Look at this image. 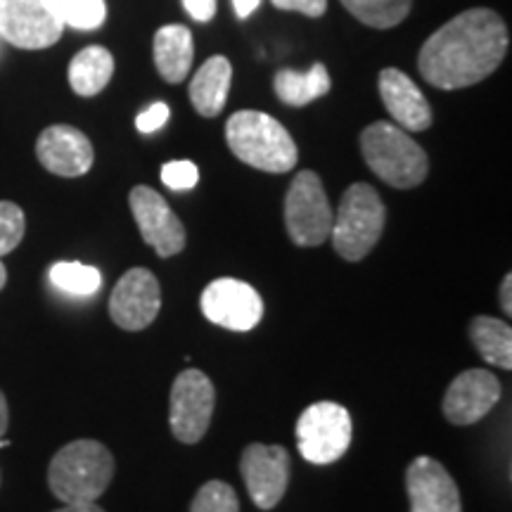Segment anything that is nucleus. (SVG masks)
Listing matches in <instances>:
<instances>
[{"label":"nucleus","instance_id":"f257e3e1","mask_svg":"<svg viewBox=\"0 0 512 512\" xmlns=\"http://www.w3.org/2000/svg\"><path fill=\"white\" fill-rule=\"evenodd\" d=\"M508 43V27L498 12L465 10L427 38L418 69L434 88L458 91L494 74L508 55Z\"/></svg>","mask_w":512,"mask_h":512},{"label":"nucleus","instance_id":"f03ea898","mask_svg":"<svg viewBox=\"0 0 512 512\" xmlns=\"http://www.w3.org/2000/svg\"><path fill=\"white\" fill-rule=\"evenodd\" d=\"M114 477L110 448L95 439H76L50 460L48 486L62 503H95Z\"/></svg>","mask_w":512,"mask_h":512},{"label":"nucleus","instance_id":"7ed1b4c3","mask_svg":"<svg viewBox=\"0 0 512 512\" xmlns=\"http://www.w3.org/2000/svg\"><path fill=\"white\" fill-rule=\"evenodd\" d=\"M226 140L240 162L266 174H287L297 166L299 150L294 138L266 112H235L226 124Z\"/></svg>","mask_w":512,"mask_h":512},{"label":"nucleus","instance_id":"20e7f679","mask_svg":"<svg viewBox=\"0 0 512 512\" xmlns=\"http://www.w3.org/2000/svg\"><path fill=\"white\" fill-rule=\"evenodd\" d=\"M361 152L370 171L399 190L420 185L430 171L427 152L408 131L389 121H375L361 133Z\"/></svg>","mask_w":512,"mask_h":512},{"label":"nucleus","instance_id":"39448f33","mask_svg":"<svg viewBox=\"0 0 512 512\" xmlns=\"http://www.w3.org/2000/svg\"><path fill=\"white\" fill-rule=\"evenodd\" d=\"M387 223L382 197L368 183H354L332 216V247L344 261H361L380 242Z\"/></svg>","mask_w":512,"mask_h":512},{"label":"nucleus","instance_id":"423d86ee","mask_svg":"<svg viewBox=\"0 0 512 512\" xmlns=\"http://www.w3.org/2000/svg\"><path fill=\"white\" fill-rule=\"evenodd\" d=\"M297 446L313 465H332L349 451L354 439L351 413L335 401L311 403L297 420Z\"/></svg>","mask_w":512,"mask_h":512},{"label":"nucleus","instance_id":"0eeeda50","mask_svg":"<svg viewBox=\"0 0 512 512\" xmlns=\"http://www.w3.org/2000/svg\"><path fill=\"white\" fill-rule=\"evenodd\" d=\"M287 235L299 247H318L330 238L332 209L316 171H299L285 197Z\"/></svg>","mask_w":512,"mask_h":512},{"label":"nucleus","instance_id":"6e6552de","mask_svg":"<svg viewBox=\"0 0 512 512\" xmlns=\"http://www.w3.org/2000/svg\"><path fill=\"white\" fill-rule=\"evenodd\" d=\"M216 389L202 370L188 368L174 380L169 401V425L181 444H197L211 425Z\"/></svg>","mask_w":512,"mask_h":512},{"label":"nucleus","instance_id":"1a4fd4ad","mask_svg":"<svg viewBox=\"0 0 512 512\" xmlns=\"http://www.w3.org/2000/svg\"><path fill=\"white\" fill-rule=\"evenodd\" d=\"M200 309L219 328L249 332L264 318V299L245 280L219 278L204 287Z\"/></svg>","mask_w":512,"mask_h":512},{"label":"nucleus","instance_id":"9d476101","mask_svg":"<svg viewBox=\"0 0 512 512\" xmlns=\"http://www.w3.org/2000/svg\"><path fill=\"white\" fill-rule=\"evenodd\" d=\"M64 24L46 0H0V38L22 50H43L62 38Z\"/></svg>","mask_w":512,"mask_h":512},{"label":"nucleus","instance_id":"9b49d317","mask_svg":"<svg viewBox=\"0 0 512 512\" xmlns=\"http://www.w3.org/2000/svg\"><path fill=\"white\" fill-rule=\"evenodd\" d=\"M240 472L256 508L273 510L290 484V453L285 446L249 444L242 451Z\"/></svg>","mask_w":512,"mask_h":512},{"label":"nucleus","instance_id":"f8f14e48","mask_svg":"<svg viewBox=\"0 0 512 512\" xmlns=\"http://www.w3.org/2000/svg\"><path fill=\"white\" fill-rule=\"evenodd\" d=\"M128 204H131L140 235L155 249L159 259H169V256L183 252L185 226L157 190L136 185L128 195Z\"/></svg>","mask_w":512,"mask_h":512},{"label":"nucleus","instance_id":"ddd939ff","mask_svg":"<svg viewBox=\"0 0 512 512\" xmlns=\"http://www.w3.org/2000/svg\"><path fill=\"white\" fill-rule=\"evenodd\" d=\"M162 309L157 275L147 268H131L119 278L110 297V316L121 330L138 332L155 323Z\"/></svg>","mask_w":512,"mask_h":512},{"label":"nucleus","instance_id":"4468645a","mask_svg":"<svg viewBox=\"0 0 512 512\" xmlns=\"http://www.w3.org/2000/svg\"><path fill=\"white\" fill-rule=\"evenodd\" d=\"M498 399H501V380L489 370L472 368L451 382V387L446 389L444 403H441V411L451 425L467 427L494 411Z\"/></svg>","mask_w":512,"mask_h":512},{"label":"nucleus","instance_id":"2eb2a0df","mask_svg":"<svg viewBox=\"0 0 512 512\" xmlns=\"http://www.w3.org/2000/svg\"><path fill=\"white\" fill-rule=\"evenodd\" d=\"M406 494L411 512H463L456 479L430 456L415 458L406 470Z\"/></svg>","mask_w":512,"mask_h":512},{"label":"nucleus","instance_id":"dca6fc26","mask_svg":"<svg viewBox=\"0 0 512 512\" xmlns=\"http://www.w3.org/2000/svg\"><path fill=\"white\" fill-rule=\"evenodd\" d=\"M36 157L43 169L62 178H79L93 166L95 152L91 140L79 128L57 124L50 126L36 140Z\"/></svg>","mask_w":512,"mask_h":512},{"label":"nucleus","instance_id":"f3484780","mask_svg":"<svg viewBox=\"0 0 512 512\" xmlns=\"http://www.w3.org/2000/svg\"><path fill=\"white\" fill-rule=\"evenodd\" d=\"M380 95L387 112L392 114L396 126L403 131H427L432 126V107L427 102L425 93L415 86L411 76H406L401 69L387 67L380 72Z\"/></svg>","mask_w":512,"mask_h":512},{"label":"nucleus","instance_id":"a211bd4d","mask_svg":"<svg viewBox=\"0 0 512 512\" xmlns=\"http://www.w3.org/2000/svg\"><path fill=\"white\" fill-rule=\"evenodd\" d=\"M230 81H233V64L228 57L214 55L197 69L190 81V102L202 117H219L226 107Z\"/></svg>","mask_w":512,"mask_h":512},{"label":"nucleus","instance_id":"6ab92c4d","mask_svg":"<svg viewBox=\"0 0 512 512\" xmlns=\"http://www.w3.org/2000/svg\"><path fill=\"white\" fill-rule=\"evenodd\" d=\"M195 43L183 24H166L155 34V64L164 81L181 83L190 74Z\"/></svg>","mask_w":512,"mask_h":512},{"label":"nucleus","instance_id":"aec40b11","mask_svg":"<svg viewBox=\"0 0 512 512\" xmlns=\"http://www.w3.org/2000/svg\"><path fill=\"white\" fill-rule=\"evenodd\" d=\"M332 88L328 67L316 62L309 72H294V69H280L273 79V91L280 102L290 107H306L309 102L328 95Z\"/></svg>","mask_w":512,"mask_h":512},{"label":"nucleus","instance_id":"412c9836","mask_svg":"<svg viewBox=\"0 0 512 512\" xmlns=\"http://www.w3.org/2000/svg\"><path fill=\"white\" fill-rule=\"evenodd\" d=\"M114 74V57L107 48L88 46L69 64V86L81 98H93L105 91Z\"/></svg>","mask_w":512,"mask_h":512},{"label":"nucleus","instance_id":"4be33fe9","mask_svg":"<svg viewBox=\"0 0 512 512\" xmlns=\"http://www.w3.org/2000/svg\"><path fill=\"white\" fill-rule=\"evenodd\" d=\"M467 335L475 344L477 354L489 366H498L503 370L512 368V330L508 323L491 316H477L470 320Z\"/></svg>","mask_w":512,"mask_h":512},{"label":"nucleus","instance_id":"5701e85b","mask_svg":"<svg viewBox=\"0 0 512 512\" xmlns=\"http://www.w3.org/2000/svg\"><path fill=\"white\" fill-rule=\"evenodd\" d=\"M358 22L373 29L399 27L413 8V0H342Z\"/></svg>","mask_w":512,"mask_h":512},{"label":"nucleus","instance_id":"b1692460","mask_svg":"<svg viewBox=\"0 0 512 512\" xmlns=\"http://www.w3.org/2000/svg\"><path fill=\"white\" fill-rule=\"evenodd\" d=\"M50 283L72 297H93L102 287V273L95 266L79 264V261H57L48 271Z\"/></svg>","mask_w":512,"mask_h":512},{"label":"nucleus","instance_id":"393cba45","mask_svg":"<svg viewBox=\"0 0 512 512\" xmlns=\"http://www.w3.org/2000/svg\"><path fill=\"white\" fill-rule=\"evenodd\" d=\"M53 15L64 27L79 31H95L105 24V0H46Z\"/></svg>","mask_w":512,"mask_h":512},{"label":"nucleus","instance_id":"a878e982","mask_svg":"<svg viewBox=\"0 0 512 512\" xmlns=\"http://www.w3.org/2000/svg\"><path fill=\"white\" fill-rule=\"evenodd\" d=\"M190 512H240L238 494L230 484L211 479L192 498Z\"/></svg>","mask_w":512,"mask_h":512},{"label":"nucleus","instance_id":"bb28decb","mask_svg":"<svg viewBox=\"0 0 512 512\" xmlns=\"http://www.w3.org/2000/svg\"><path fill=\"white\" fill-rule=\"evenodd\" d=\"M27 219L15 202H0V256L15 252L24 240Z\"/></svg>","mask_w":512,"mask_h":512},{"label":"nucleus","instance_id":"cd10ccee","mask_svg":"<svg viewBox=\"0 0 512 512\" xmlns=\"http://www.w3.org/2000/svg\"><path fill=\"white\" fill-rule=\"evenodd\" d=\"M159 178H162V183L169 190L181 192L195 188L197 181H200V171L188 159H178V162L164 164L162 171H159Z\"/></svg>","mask_w":512,"mask_h":512},{"label":"nucleus","instance_id":"c85d7f7f","mask_svg":"<svg viewBox=\"0 0 512 512\" xmlns=\"http://www.w3.org/2000/svg\"><path fill=\"white\" fill-rule=\"evenodd\" d=\"M169 114L171 112L166 102H155V105H150L145 112L138 114L136 128L140 133H155L169 121Z\"/></svg>","mask_w":512,"mask_h":512},{"label":"nucleus","instance_id":"c756f323","mask_svg":"<svg viewBox=\"0 0 512 512\" xmlns=\"http://www.w3.org/2000/svg\"><path fill=\"white\" fill-rule=\"evenodd\" d=\"M273 5L278 10L299 12L306 17H320L328 10V0H273Z\"/></svg>","mask_w":512,"mask_h":512},{"label":"nucleus","instance_id":"7c9ffc66","mask_svg":"<svg viewBox=\"0 0 512 512\" xmlns=\"http://www.w3.org/2000/svg\"><path fill=\"white\" fill-rule=\"evenodd\" d=\"M183 8L197 22H209L216 15V0H183Z\"/></svg>","mask_w":512,"mask_h":512},{"label":"nucleus","instance_id":"2f4dec72","mask_svg":"<svg viewBox=\"0 0 512 512\" xmlns=\"http://www.w3.org/2000/svg\"><path fill=\"white\" fill-rule=\"evenodd\" d=\"M501 306L508 316H512V275L510 273L505 275L501 283Z\"/></svg>","mask_w":512,"mask_h":512},{"label":"nucleus","instance_id":"473e14b6","mask_svg":"<svg viewBox=\"0 0 512 512\" xmlns=\"http://www.w3.org/2000/svg\"><path fill=\"white\" fill-rule=\"evenodd\" d=\"M261 0H233V8L238 12L240 19H247L252 12L259 8Z\"/></svg>","mask_w":512,"mask_h":512},{"label":"nucleus","instance_id":"72a5a7b5","mask_svg":"<svg viewBox=\"0 0 512 512\" xmlns=\"http://www.w3.org/2000/svg\"><path fill=\"white\" fill-rule=\"evenodd\" d=\"M55 512H105V510L95 503H64L62 508Z\"/></svg>","mask_w":512,"mask_h":512},{"label":"nucleus","instance_id":"f704fd0d","mask_svg":"<svg viewBox=\"0 0 512 512\" xmlns=\"http://www.w3.org/2000/svg\"><path fill=\"white\" fill-rule=\"evenodd\" d=\"M8 422H10L8 399H5V394L0 392V437H5V432H8Z\"/></svg>","mask_w":512,"mask_h":512},{"label":"nucleus","instance_id":"c9c22d12","mask_svg":"<svg viewBox=\"0 0 512 512\" xmlns=\"http://www.w3.org/2000/svg\"><path fill=\"white\" fill-rule=\"evenodd\" d=\"M5 283H8V268H5L3 261H0V290H3Z\"/></svg>","mask_w":512,"mask_h":512}]
</instances>
